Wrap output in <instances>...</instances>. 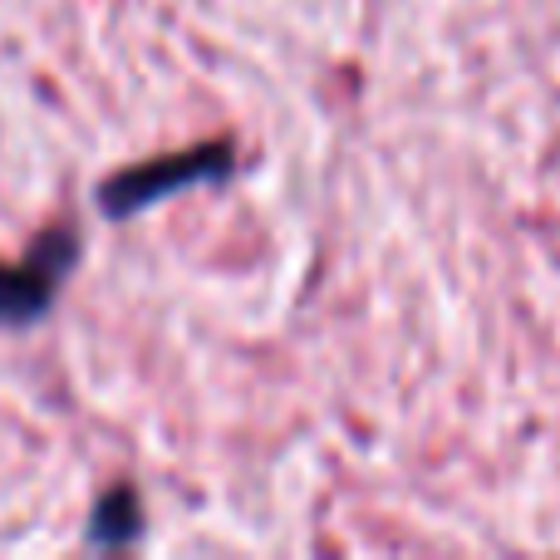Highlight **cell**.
I'll return each instance as SVG.
<instances>
[{"label":"cell","instance_id":"obj_1","mask_svg":"<svg viewBox=\"0 0 560 560\" xmlns=\"http://www.w3.org/2000/svg\"><path fill=\"white\" fill-rule=\"evenodd\" d=\"M79 261V226H49L20 261H0V325H35Z\"/></svg>","mask_w":560,"mask_h":560},{"label":"cell","instance_id":"obj_2","mask_svg":"<svg viewBox=\"0 0 560 560\" xmlns=\"http://www.w3.org/2000/svg\"><path fill=\"white\" fill-rule=\"evenodd\" d=\"M232 173V143H202V148H187V153H173V158H153V163H138L128 173L108 177L98 187V207L108 217H133L143 207L163 202V197L183 192V187H197V183H212V177H226Z\"/></svg>","mask_w":560,"mask_h":560},{"label":"cell","instance_id":"obj_3","mask_svg":"<svg viewBox=\"0 0 560 560\" xmlns=\"http://www.w3.org/2000/svg\"><path fill=\"white\" fill-rule=\"evenodd\" d=\"M143 536V502L133 487H114L98 497L89 516V546H133Z\"/></svg>","mask_w":560,"mask_h":560}]
</instances>
